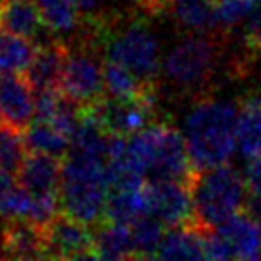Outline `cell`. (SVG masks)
Instances as JSON below:
<instances>
[{
	"instance_id": "cell-20",
	"label": "cell",
	"mask_w": 261,
	"mask_h": 261,
	"mask_svg": "<svg viewBox=\"0 0 261 261\" xmlns=\"http://www.w3.org/2000/svg\"><path fill=\"white\" fill-rule=\"evenodd\" d=\"M238 150L246 160L261 155V96L248 94L240 102Z\"/></svg>"
},
{
	"instance_id": "cell-14",
	"label": "cell",
	"mask_w": 261,
	"mask_h": 261,
	"mask_svg": "<svg viewBox=\"0 0 261 261\" xmlns=\"http://www.w3.org/2000/svg\"><path fill=\"white\" fill-rule=\"evenodd\" d=\"M0 27L31 39L37 44L44 41L42 31L46 27L35 0H0Z\"/></svg>"
},
{
	"instance_id": "cell-15",
	"label": "cell",
	"mask_w": 261,
	"mask_h": 261,
	"mask_svg": "<svg viewBox=\"0 0 261 261\" xmlns=\"http://www.w3.org/2000/svg\"><path fill=\"white\" fill-rule=\"evenodd\" d=\"M167 12L190 33H227L217 16L215 0H171Z\"/></svg>"
},
{
	"instance_id": "cell-35",
	"label": "cell",
	"mask_w": 261,
	"mask_h": 261,
	"mask_svg": "<svg viewBox=\"0 0 261 261\" xmlns=\"http://www.w3.org/2000/svg\"><path fill=\"white\" fill-rule=\"evenodd\" d=\"M202 261H213V259H210V257H204V259H202Z\"/></svg>"
},
{
	"instance_id": "cell-9",
	"label": "cell",
	"mask_w": 261,
	"mask_h": 261,
	"mask_svg": "<svg viewBox=\"0 0 261 261\" xmlns=\"http://www.w3.org/2000/svg\"><path fill=\"white\" fill-rule=\"evenodd\" d=\"M48 261H69L94 248V230L81 221L60 212L44 227Z\"/></svg>"
},
{
	"instance_id": "cell-24",
	"label": "cell",
	"mask_w": 261,
	"mask_h": 261,
	"mask_svg": "<svg viewBox=\"0 0 261 261\" xmlns=\"http://www.w3.org/2000/svg\"><path fill=\"white\" fill-rule=\"evenodd\" d=\"M158 85H146L130 71L129 67L115 62L112 58L104 60V89L106 96L110 98H130L139 96L146 89H152Z\"/></svg>"
},
{
	"instance_id": "cell-19",
	"label": "cell",
	"mask_w": 261,
	"mask_h": 261,
	"mask_svg": "<svg viewBox=\"0 0 261 261\" xmlns=\"http://www.w3.org/2000/svg\"><path fill=\"white\" fill-rule=\"evenodd\" d=\"M94 230V250L106 261H129L135 257V246L129 225L102 221Z\"/></svg>"
},
{
	"instance_id": "cell-21",
	"label": "cell",
	"mask_w": 261,
	"mask_h": 261,
	"mask_svg": "<svg viewBox=\"0 0 261 261\" xmlns=\"http://www.w3.org/2000/svg\"><path fill=\"white\" fill-rule=\"evenodd\" d=\"M42 23L54 37L75 35L81 27V12L75 0H35Z\"/></svg>"
},
{
	"instance_id": "cell-10",
	"label": "cell",
	"mask_w": 261,
	"mask_h": 261,
	"mask_svg": "<svg viewBox=\"0 0 261 261\" xmlns=\"http://www.w3.org/2000/svg\"><path fill=\"white\" fill-rule=\"evenodd\" d=\"M35 119V90L23 73L0 77V121L25 130Z\"/></svg>"
},
{
	"instance_id": "cell-37",
	"label": "cell",
	"mask_w": 261,
	"mask_h": 261,
	"mask_svg": "<svg viewBox=\"0 0 261 261\" xmlns=\"http://www.w3.org/2000/svg\"><path fill=\"white\" fill-rule=\"evenodd\" d=\"M252 2H259V0H252Z\"/></svg>"
},
{
	"instance_id": "cell-5",
	"label": "cell",
	"mask_w": 261,
	"mask_h": 261,
	"mask_svg": "<svg viewBox=\"0 0 261 261\" xmlns=\"http://www.w3.org/2000/svg\"><path fill=\"white\" fill-rule=\"evenodd\" d=\"M190 190L194 200L192 223L202 228L219 227L237 213L244 212L250 192L246 177L228 163L196 171Z\"/></svg>"
},
{
	"instance_id": "cell-12",
	"label": "cell",
	"mask_w": 261,
	"mask_h": 261,
	"mask_svg": "<svg viewBox=\"0 0 261 261\" xmlns=\"http://www.w3.org/2000/svg\"><path fill=\"white\" fill-rule=\"evenodd\" d=\"M2 252L6 261H48L44 227L27 219H6Z\"/></svg>"
},
{
	"instance_id": "cell-13",
	"label": "cell",
	"mask_w": 261,
	"mask_h": 261,
	"mask_svg": "<svg viewBox=\"0 0 261 261\" xmlns=\"http://www.w3.org/2000/svg\"><path fill=\"white\" fill-rule=\"evenodd\" d=\"M64 160L48 154L29 152L17 173V185L35 196L60 198Z\"/></svg>"
},
{
	"instance_id": "cell-25",
	"label": "cell",
	"mask_w": 261,
	"mask_h": 261,
	"mask_svg": "<svg viewBox=\"0 0 261 261\" xmlns=\"http://www.w3.org/2000/svg\"><path fill=\"white\" fill-rule=\"evenodd\" d=\"M130 238L135 246V257L137 255H154L158 253L162 240L165 238V223L158 219L152 213L140 215L139 219L129 223Z\"/></svg>"
},
{
	"instance_id": "cell-27",
	"label": "cell",
	"mask_w": 261,
	"mask_h": 261,
	"mask_svg": "<svg viewBox=\"0 0 261 261\" xmlns=\"http://www.w3.org/2000/svg\"><path fill=\"white\" fill-rule=\"evenodd\" d=\"M238 27L242 29V42L246 50L253 56H261V0L253 4Z\"/></svg>"
},
{
	"instance_id": "cell-28",
	"label": "cell",
	"mask_w": 261,
	"mask_h": 261,
	"mask_svg": "<svg viewBox=\"0 0 261 261\" xmlns=\"http://www.w3.org/2000/svg\"><path fill=\"white\" fill-rule=\"evenodd\" d=\"M253 4L255 2H252V0H215L217 16H219L223 29L230 31L232 27H238L244 21V17L248 16V12L252 10Z\"/></svg>"
},
{
	"instance_id": "cell-2",
	"label": "cell",
	"mask_w": 261,
	"mask_h": 261,
	"mask_svg": "<svg viewBox=\"0 0 261 261\" xmlns=\"http://www.w3.org/2000/svg\"><path fill=\"white\" fill-rule=\"evenodd\" d=\"M108 194L110 182L106 158L69 150L62 167L60 212L94 228L106 221Z\"/></svg>"
},
{
	"instance_id": "cell-3",
	"label": "cell",
	"mask_w": 261,
	"mask_h": 261,
	"mask_svg": "<svg viewBox=\"0 0 261 261\" xmlns=\"http://www.w3.org/2000/svg\"><path fill=\"white\" fill-rule=\"evenodd\" d=\"M98 31L106 58L129 67L142 83L160 87V44L144 21L112 14Z\"/></svg>"
},
{
	"instance_id": "cell-36",
	"label": "cell",
	"mask_w": 261,
	"mask_h": 261,
	"mask_svg": "<svg viewBox=\"0 0 261 261\" xmlns=\"http://www.w3.org/2000/svg\"><path fill=\"white\" fill-rule=\"evenodd\" d=\"M135 2H137V4H139V2H140V0H135Z\"/></svg>"
},
{
	"instance_id": "cell-23",
	"label": "cell",
	"mask_w": 261,
	"mask_h": 261,
	"mask_svg": "<svg viewBox=\"0 0 261 261\" xmlns=\"http://www.w3.org/2000/svg\"><path fill=\"white\" fill-rule=\"evenodd\" d=\"M37 54V42L0 27V77L23 73Z\"/></svg>"
},
{
	"instance_id": "cell-22",
	"label": "cell",
	"mask_w": 261,
	"mask_h": 261,
	"mask_svg": "<svg viewBox=\"0 0 261 261\" xmlns=\"http://www.w3.org/2000/svg\"><path fill=\"white\" fill-rule=\"evenodd\" d=\"M23 137L29 152L48 154L64 160L71 150V137H67L64 130L44 119H33L31 125L25 129Z\"/></svg>"
},
{
	"instance_id": "cell-7",
	"label": "cell",
	"mask_w": 261,
	"mask_h": 261,
	"mask_svg": "<svg viewBox=\"0 0 261 261\" xmlns=\"http://www.w3.org/2000/svg\"><path fill=\"white\" fill-rule=\"evenodd\" d=\"M198 169L190 162L185 133H180L173 123L160 121V142L154 165L150 167L148 180H179L190 187Z\"/></svg>"
},
{
	"instance_id": "cell-31",
	"label": "cell",
	"mask_w": 261,
	"mask_h": 261,
	"mask_svg": "<svg viewBox=\"0 0 261 261\" xmlns=\"http://www.w3.org/2000/svg\"><path fill=\"white\" fill-rule=\"evenodd\" d=\"M12 188H14V175H10L4 169H0V200L8 194Z\"/></svg>"
},
{
	"instance_id": "cell-6",
	"label": "cell",
	"mask_w": 261,
	"mask_h": 261,
	"mask_svg": "<svg viewBox=\"0 0 261 261\" xmlns=\"http://www.w3.org/2000/svg\"><path fill=\"white\" fill-rule=\"evenodd\" d=\"M108 135L130 137L155 123L158 112V87L146 89L139 96L110 98L90 108Z\"/></svg>"
},
{
	"instance_id": "cell-4",
	"label": "cell",
	"mask_w": 261,
	"mask_h": 261,
	"mask_svg": "<svg viewBox=\"0 0 261 261\" xmlns=\"http://www.w3.org/2000/svg\"><path fill=\"white\" fill-rule=\"evenodd\" d=\"M225 33H192L173 44L162 64L167 83L180 92L200 94L213 81L223 56Z\"/></svg>"
},
{
	"instance_id": "cell-29",
	"label": "cell",
	"mask_w": 261,
	"mask_h": 261,
	"mask_svg": "<svg viewBox=\"0 0 261 261\" xmlns=\"http://www.w3.org/2000/svg\"><path fill=\"white\" fill-rule=\"evenodd\" d=\"M244 177L250 194L261 198V155H255V158L248 160Z\"/></svg>"
},
{
	"instance_id": "cell-1",
	"label": "cell",
	"mask_w": 261,
	"mask_h": 261,
	"mask_svg": "<svg viewBox=\"0 0 261 261\" xmlns=\"http://www.w3.org/2000/svg\"><path fill=\"white\" fill-rule=\"evenodd\" d=\"M240 108L228 100L200 96L185 119V139L194 169L225 165L238 148Z\"/></svg>"
},
{
	"instance_id": "cell-34",
	"label": "cell",
	"mask_w": 261,
	"mask_h": 261,
	"mask_svg": "<svg viewBox=\"0 0 261 261\" xmlns=\"http://www.w3.org/2000/svg\"><path fill=\"white\" fill-rule=\"evenodd\" d=\"M242 261H261V250H259V252H255L253 255H250V257L242 259Z\"/></svg>"
},
{
	"instance_id": "cell-30",
	"label": "cell",
	"mask_w": 261,
	"mask_h": 261,
	"mask_svg": "<svg viewBox=\"0 0 261 261\" xmlns=\"http://www.w3.org/2000/svg\"><path fill=\"white\" fill-rule=\"evenodd\" d=\"M79 12H81V19H106L108 14L104 8V0H75Z\"/></svg>"
},
{
	"instance_id": "cell-26",
	"label": "cell",
	"mask_w": 261,
	"mask_h": 261,
	"mask_svg": "<svg viewBox=\"0 0 261 261\" xmlns=\"http://www.w3.org/2000/svg\"><path fill=\"white\" fill-rule=\"evenodd\" d=\"M29 154L21 130L0 121V169L17 177Z\"/></svg>"
},
{
	"instance_id": "cell-33",
	"label": "cell",
	"mask_w": 261,
	"mask_h": 261,
	"mask_svg": "<svg viewBox=\"0 0 261 261\" xmlns=\"http://www.w3.org/2000/svg\"><path fill=\"white\" fill-rule=\"evenodd\" d=\"M130 261H160V259H154L152 255H137V257H133Z\"/></svg>"
},
{
	"instance_id": "cell-17",
	"label": "cell",
	"mask_w": 261,
	"mask_h": 261,
	"mask_svg": "<svg viewBox=\"0 0 261 261\" xmlns=\"http://www.w3.org/2000/svg\"><path fill=\"white\" fill-rule=\"evenodd\" d=\"M205 255L204 237L200 227L188 223L185 227L173 228L162 240L158 250L160 261H202Z\"/></svg>"
},
{
	"instance_id": "cell-8",
	"label": "cell",
	"mask_w": 261,
	"mask_h": 261,
	"mask_svg": "<svg viewBox=\"0 0 261 261\" xmlns=\"http://www.w3.org/2000/svg\"><path fill=\"white\" fill-rule=\"evenodd\" d=\"M150 213L165 227H185L194 221V200L188 185L179 180H150L146 185Z\"/></svg>"
},
{
	"instance_id": "cell-11",
	"label": "cell",
	"mask_w": 261,
	"mask_h": 261,
	"mask_svg": "<svg viewBox=\"0 0 261 261\" xmlns=\"http://www.w3.org/2000/svg\"><path fill=\"white\" fill-rule=\"evenodd\" d=\"M65 41L60 37H48L37 44V54L29 67L23 71L35 92L42 90H62V77L65 65Z\"/></svg>"
},
{
	"instance_id": "cell-18",
	"label": "cell",
	"mask_w": 261,
	"mask_h": 261,
	"mask_svg": "<svg viewBox=\"0 0 261 261\" xmlns=\"http://www.w3.org/2000/svg\"><path fill=\"white\" fill-rule=\"evenodd\" d=\"M146 213H150L146 185L110 190L106 202V221L129 225Z\"/></svg>"
},
{
	"instance_id": "cell-16",
	"label": "cell",
	"mask_w": 261,
	"mask_h": 261,
	"mask_svg": "<svg viewBox=\"0 0 261 261\" xmlns=\"http://www.w3.org/2000/svg\"><path fill=\"white\" fill-rule=\"evenodd\" d=\"M215 228L227 240L238 261L246 259L261 250V225L246 210Z\"/></svg>"
},
{
	"instance_id": "cell-32",
	"label": "cell",
	"mask_w": 261,
	"mask_h": 261,
	"mask_svg": "<svg viewBox=\"0 0 261 261\" xmlns=\"http://www.w3.org/2000/svg\"><path fill=\"white\" fill-rule=\"evenodd\" d=\"M69 261H106V259L92 248V250H87V252H83V253H79V255L71 257Z\"/></svg>"
}]
</instances>
